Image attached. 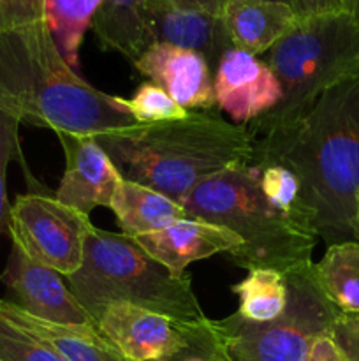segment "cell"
Instances as JSON below:
<instances>
[{
  "label": "cell",
  "mask_w": 359,
  "mask_h": 361,
  "mask_svg": "<svg viewBox=\"0 0 359 361\" xmlns=\"http://www.w3.org/2000/svg\"><path fill=\"white\" fill-rule=\"evenodd\" d=\"M264 62L280 81L282 101L246 126L253 140L292 126L324 92L359 74V20L345 9L299 16Z\"/></svg>",
  "instance_id": "5b68a950"
},
{
  "label": "cell",
  "mask_w": 359,
  "mask_h": 361,
  "mask_svg": "<svg viewBox=\"0 0 359 361\" xmlns=\"http://www.w3.org/2000/svg\"><path fill=\"white\" fill-rule=\"evenodd\" d=\"M109 210L115 214L120 233L130 238L158 231L189 217L182 203L143 183L125 178L116 187Z\"/></svg>",
  "instance_id": "d6986e66"
},
{
  "label": "cell",
  "mask_w": 359,
  "mask_h": 361,
  "mask_svg": "<svg viewBox=\"0 0 359 361\" xmlns=\"http://www.w3.org/2000/svg\"><path fill=\"white\" fill-rule=\"evenodd\" d=\"M155 0H104L92 21V30L102 49H111L136 62L153 44Z\"/></svg>",
  "instance_id": "ac0fdd59"
},
{
  "label": "cell",
  "mask_w": 359,
  "mask_h": 361,
  "mask_svg": "<svg viewBox=\"0 0 359 361\" xmlns=\"http://www.w3.org/2000/svg\"><path fill=\"white\" fill-rule=\"evenodd\" d=\"M46 0H0V30L44 21Z\"/></svg>",
  "instance_id": "4316f807"
},
{
  "label": "cell",
  "mask_w": 359,
  "mask_h": 361,
  "mask_svg": "<svg viewBox=\"0 0 359 361\" xmlns=\"http://www.w3.org/2000/svg\"><path fill=\"white\" fill-rule=\"evenodd\" d=\"M0 361H67L42 342L0 319Z\"/></svg>",
  "instance_id": "d4e9b609"
},
{
  "label": "cell",
  "mask_w": 359,
  "mask_h": 361,
  "mask_svg": "<svg viewBox=\"0 0 359 361\" xmlns=\"http://www.w3.org/2000/svg\"><path fill=\"white\" fill-rule=\"evenodd\" d=\"M312 271L319 288L340 312L359 314V240L327 245Z\"/></svg>",
  "instance_id": "ffe728a7"
},
{
  "label": "cell",
  "mask_w": 359,
  "mask_h": 361,
  "mask_svg": "<svg viewBox=\"0 0 359 361\" xmlns=\"http://www.w3.org/2000/svg\"><path fill=\"white\" fill-rule=\"evenodd\" d=\"M95 324L129 361H168L189 348L182 323L130 303H111Z\"/></svg>",
  "instance_id": "8fae6325"
},
{
  "label": "cell",
  "mask_w": 359,
  "mask_h": 361,
  "mask_svg": "<svg viewBox=\"0 0 359 361\" xmlns=\"http://www.w3.org/2000/svg\"><path fill=\"white\" fill-rule=\"evenodd\" d=\"M0 111L20 123L77 136L137 123L118 95L92 87L65 62L46 21L0 30Z\"/></svg>",
  "instance_id": "7a4b0ae2"
},
{
  "label": "cell",
  "mask_w": 359,
  "mask_h": 361,
  "mask_svg": "<svg viewBox=\"0 0 359 361\" xmlns=\"http://www.w3.org/2000/svg\"><path fill=\"white\" fill-rule=\"evenodd\" d=\"M291 6L299 16L344 11V0H291Z\"/></svg>",
  "instance_id": "f546056e"
},
{
  "label": "cell",
  "mask_w": 359,
  "mask_h": 361,
  "mask_svg": "<svg viewBox=\"0 0 359 361\" xmlns=\"http://www.w3.org/2000/svg\"><path fill=\"white\" fill-rule=\"evenodd\" d=\"M0 282L9 293L7 300L30 316L62 324H95L62 281V275L32 261L16 245L11 247Z\"/></svg>",
  "instance_id": "9c48e42d"
},
{
  "label": "cell",
  "mask_w": 359,
  "mask_h": 361,
  "mask_svg": "<svg viewBox=\"0 0 359 361\" xmlns=\"http://www.w3.org/2000/svg\"><path fill=\"white\" fill-rule=\"evenodd\" d=\"M187 215L234 233L243 245L227 254L239 268H271L289 275L310 267L319 233L310 221L278 210L260 192L250 161L232 166L190 190Z\"/></svg>",
  "instance_id": "277c9868"
},
{
  "label": "cell",
  "mask_w": 359,
  "mask_h": 361,
  "mask_svg": "<svg viewBox=\"0 0 359 361\" xmlns=\"http://www.w3.org/2000/svg\"><path fill=\"white\" fill-rule=\"evenodd\" d=\"M0 319L42 342L67 361H129L101 334L97 324H62L39 319L0 298Z\"/></svg>",
  "instance_id": "9a60e30c"
},
{
  "label": "cell",
  "mask_w": 359,
  "mask_h": 361,
  "mask_svg": "<svg viewBox=\"0 0 359 361\" xmlns=\"http://www.w3.org/2000/svg\"><path fill=\"white\" fill-rule=\"evenodd\" d=\"M275 2H284V4H289V6H291V0H275Z\"/></svg>",
  "instance_id": "d6a6232c"
},
{
  "label": "cell",
  "mask_w": 359,
  "mask_h": 361,
  "mask_svg": "<svg viewBox=\"0 0 359 361\" xmlns=\"http://www.w3.org/2000/svg\"><path fill=\"white\" fill-rule=\"evenodd\" d=\"M122 176L182 203L206 180L252 161L253 136L220 113L189 111L185 118L136 123L95 136Z\"/></svg>",
  "instance_id": "3957f363"
},
{
  "label": "cell",
  "mask_w": 359,
  "mask_h": 361,
  "mask_svg": "<svg viewBox=\"0 0 359 361\" xmlns=\"http://www.w3.org/2000/svg\"><path fill=\"white\" fill-rule=\"evenodd\" d=\"M246 277L231 286L238 296V316L248 323H267L277 319L287 307L289 286L284 274L271 268H252Z\"/></svg>",
  "instance_id": "44dd1931"
},
{
  "label": "cell",
  "mask_w": 359,
  "mask_h": 361,
  "mask_svg": "<svg viewBox=\"0 0 359 361\" xmlns=\"http://www.w3.org/2000/svg\"><path fill=\"white\" fill-rule=\"evenodd\" d=\"M217 106L238 126H248L282 101V85L264 60L231 48L213 73Z\"/></svg>",
  "instance_id": "30bf717a"
},
{
  "label": "cell",
  "mask_w": 359,
  "mask_h": 361,
  "mask_svg": "<svg viewBox=\"0 0 359 361\" xmlns=\"http://www.w3.org/2000/svg\"><path fill=\"white\" fill-rule=\"evenodd\" d=\"M151 28L155 42L199 53L213 73L224 53L232 48L220 14L182 9L155 0Z\"/></svg>",
  "instance_id": "e0dca14e"
},
{
  "label": "cell",
  "mask_w": 359,
  "mask_h": 361,
  "mask_svg": "<svg viewBox=\"0 0 359 361\" xmlns=\"http://www.w3.org/2000/svg\"><path fill=\"white\" fill-rule=\"evenodd\" d=\"M27 175L30 190L20 194L9 210L11 242L32 261L69 277L81 268L94 224L88 215L63 204L55 192L35 182L28 169Z\"/></svg>",
  "instance_id": "ba28073f"
},
{
  "label": "cell",
  "mask_w": 359,
  "mask_h": 361,
  "mask_svg": "<svg viewBox=\"0 0 359 361\" xmlns=\"http://www.w3.org/2000/svg\"><path fill=\"white\" fill-rule=\"evenodd\" d=\"M344 9L359 20V0H344Z\"/></svg>",
  "instance_id": "1f68e13d"
},
{
  "label": "cell",
  "mask_w": 359,
  "mask_h": 361,
  "mask_svg": "<svg viewBox=\"0 0 359 361\" xmlns=\"http://www.w3.org/2000/svg\"><path fill=\"white\" fill-rule=\"evenodd\" d=\"M329 337L345 360L359 361V314L340 312L331 326Z\"/></svg>",
  "instance_id": "83f0119b"
},
{
  "label": "cell",
  "mask_w": 359,
  "mask_h": 361,
  "mask_svg": "<svg viewBox=\"0 0 359 361\" xmlns=\"http://www.w3.org/2000/svg\"><path fill=\"white\" fill-rule=\"evenodd\" d=\"M118 102L137 123L171 122L189 115V111L182 108L168 92L151 81L141 85L132 97H118Z\"/></svg>",
  "instance_id": "603a6c76"
},
{
  "label": "cell",
  "mask_w": 359,
  "mask_h": 361,
  "mask_svg": "<svg viewBox=\"0 0 359 361\" xmlns=\"http://www.w3.org/2000/svg\"><path fill=\"white\" fill-rule=\"evenodd\" d=\"M182 326L189 341V348L168 361H232L218 341L210 317L201 323H182Z\"/></svg>",
  "instance_id": "cb8c5ba5"
},
{
  "label": "cell",
  "mask_w": 359,
  "mask_h": 361,
  "mask_svg": "<svg viewBox=\"0 0 359 361\" xmlns=\"http://www.w3.org/2000/svg\"><path fill=\"white\" fill-rule=\"evenodd\" d=\"M305 361H347L340 349L336 348L329 335H322V337L315 338V342L310 348L308 356Z\"/></svg>",
  "instance_id": "f1b7e54d"
},
{
  "label": "cell",
  "mask_w": 359,
  "mask_h": 361,
  "mask_svg": "<svg viewBox=\"0 0 359 361\" xmlns=\"http://www.w3.org/2000/svg\"><path fill=\"white\" fill-rule=\"evenodd\" d=\"M253 154L294 173L327 245L359 240V74L324 92L292 126L253 140Z\"/></svg>",
  "instance_id": "6da1fadb"
},
{
  "label": "cell",
  "mask_w": 359,
  "mask_h": 361,
  "mask_svg": "<svg viewBox=\"0 0 359 361\" xmlns=\"http://www.w3.org/2000/svg\"><path fill=\"white\" fill-rule=\"evenodd\" d=\"M358 221H359V197H358Z\"/></svg>",
  "instance_id": "836d02e7"
},
{
  "label": "cell",
  "mask_w": 359,
  "mask_h": 361,
  "mask_svg": "<svg viewBox=\"0 0 359 361\" xmlns=\"http://www.w3.org/2000/svg\"><path fill=\"white\" fill-rule=\"evenodd\" d=\"M104 0H46L44 21L65 62L80 67V48Z\"/></svg>",
  "instance_id": "7402d4cb"
},
{
  "label": "cell",
  "mask_w": 359,
  "mask_h": 361,
  "mask_svg": "<svg viewBox=\"0 0 359 361\" xmlns=\"http://www.w3.org/2000/svg\"><path fill=\"white\" fill-rule=\"evenodd\" d=\"M313 264L285 275L287 307L277 319L248 323L238 314L211 319L215 334L232 361H305L315 338L329 335L340 310L317 284Z\"/></svg>",
  "instance_id": "52a82bcc"
},
{
  "label": "cell",
  "mask_w": 359,
  "mask_h": 361,
  "mask_svg": "<svg viewBox=\"0 0 359 361\" xmlns=\"http://www.w3.org/2000/svg\"><path fill=\"white\" fill-rule=\"evenodd\" d=\"M134 242L176 279L185 277L190 263L217 254L227 256L243 245L241 240L229 229L194 217L182 219L158 231L136 236Z\"/></svg>",
  "instance_id": "5bb4252c"
},
{
  "label": "cell",
  "mask_w": 359,
  "mask_h": 361,
  "mask_svg": "<svg viewBox=\"0 0 359 361\" xmlns=\"http://www.w3.org/2000/svg\"><path fill=\"white\" fill-rule=\"evenodd\" d=\"M65 168L55 190L56 200L90 217L97 207H111L113 194L123 180L95 136L56 134Z\"/></svg>",
  "instance_id": "7c38bea8"
},
{
  "label": "cell",
  "mask_w": 359,
  "mask_h": 361,
  "mask_svg": "<svg viewBox=\"0 0 359 361\" xmlns=\"http://www.w3.org/2000/svg\"><path fill=\"white\" fill-rule=\"evenodd\" d=\"M137 73L168 92L182 108L213 109V71L196 51L168 42H153L132 63Z\"/></svg>",
  "instance_id": "4fadbf2b"
},
{
  "label": "cell",
  "mask_w": 359,
  "mask_h": 361,
  "mask_svg": "<svg viewBox=\"0 0 359 361\" xmlns=\"http://www.w3.org/2000/svg\"><path fill=\"white\" fill-rule=\"evenodd\" d=\"M157 2L168 4V6L182 7V9L204 11V13L220 14L224 0H157Z\"/></svg>",
  "instance_id": "4dcf8cb0"
},
{
  "label": "cell",
  "mask_w": 359,
  "mask_h": 361,
  "mask_svg": "<svg viewBox=\"0 0 359 361\" xmlns=\"http://www.w3.org/2000/svg\"><path fill=\"white\" fill-rule=\"evenodd\" d=\"M20 122L0 111V235L9 221V201H7V168L16 155H20L18 141Z\"/></svg>",
  "instance_id": "484cf974"
},
{
  "label": "cell",
  "mask_w": 359,
  "mask_h": 361,
  "mask_svg": "<svg viewBox=\"0 0 359 361\" xmlns=\"http://www.w3.org/2000/svg\"><path fill=\"white\" fill-rule=\"evenodd\" d=\"M220 18L232 48L257 56L270 51L299 14L289 4L275 0H224Z\"/></svg>",
  "instance_id": "2e32d148"
},
{
  "label": "cell",
  "mask_w": 359,
  "mask_h": 361,
  "mask_svg": "<svg viewBox=\"0 0 359 361\" xmlns=\"http://www.w3.org/2000/svg\"><path fill=\"white\" fill-rule=\"evenodd\" d=\"M67 286L97 323L111 303H130L183 324L206 319L190 275L171 277L130 236L92 228L83 263Z\"/></svg>",
  "instance_id": "8992f818"
}]
</instances>
